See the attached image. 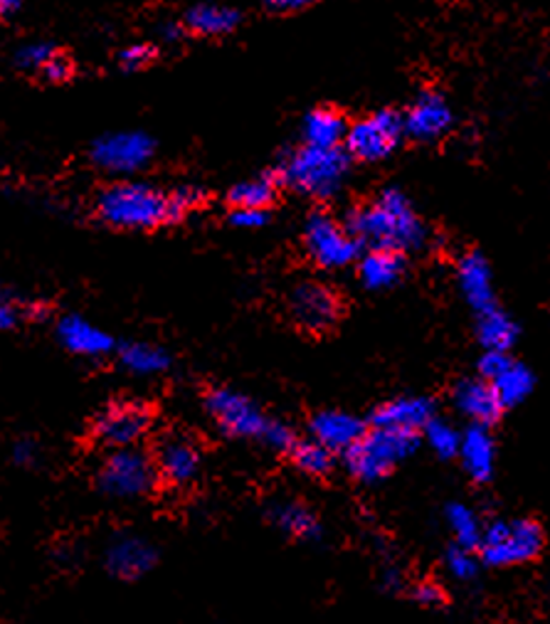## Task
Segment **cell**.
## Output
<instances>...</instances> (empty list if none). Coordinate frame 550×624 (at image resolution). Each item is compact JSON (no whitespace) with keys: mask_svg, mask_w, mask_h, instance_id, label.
Returning <instances> with one entry per match:
<instances>
[{"mask_svg":"<svg viewBox=\"0 0 550 624\" xmlns=\"http://www.w3.org/2000/svg\"><path fill=\"white\" fill-rule=\"evenodd\" d=\"M457 277H459V287H461V294L467 297V301L474 311H484L489 307H496V294H494V281H491V269H489V262L477 255V252H471V255L461 257L459 262V269H457Z\"/></svg>","mask_w":550,"mask_h":624,"instance_id":"21","label":"cell"},{"mask_svg":"<svg viewBox=\"0 0 550 624\" xmlns=\"http://www.w3.org/2000/svg\"><path fill=\"white\" fill-rule=\"evenodd\" d=\"M274 200V181L272 178H252L238 183L230 190V203L234 208H260L267 210V205Z\"/></svg>","mask_w":550,"mask_h":624,"instance_id":"30","label":"cell"},{"mask_svg":"<svg viewBox=\"0 0 550 624\" xmlns=\"http://www.w3.org/2000/svg\"><path fill=\"white\" fill-rule=\"evenodd\" d=\"M119 360L134 375H159L171 366V356L153 344H126L119 348Z\"/></svg>","mask_w":550,"mask_h":624,"instance_id":"28","label":"cell"},{"mask_svg":"<svg viewBox=\"0 0 550 624\" xmlns=\"http://www.w3.org/2000/svg\"><path fill=\"white\" fill-rule=\"evenodd\" d=\"M435 417V405L427 397H396L373 413V425L390 430L420 432Z\"/></svg>","mask_w":550,"mask_h":624,"instance_id":"18","label":"cell"},{"mask_svg":"<svg viewBox=\"0 0 550 624\" xmlns=\"http://www.w3.org/2000/svg\"><path fill=\"white\" fill-rule=\"evenodd\" d=\"M447 570L451 573V578H457L461 582L474 580L479 573V561L474 558V553L469 548H461V545H455L447 553Z\"/></svg>","mask_w":550,"mask_h":624,"instance_id":"33","label":"cell"},{"mask_svg":"<svg viewBox=\"0 0 550 624\" xmlns=\"http://www.w3.org/2000/svg\"><path fill=\"white\" fill-rule=\"evenodd\" d=\"M156 479H159L156 462L136 447L112 450L102 464L100 476H96L100 489L114 499H136V496L149 494Z\"/></svg>","mask_w":550,"mask_h":624,"instance_id":"6","label":"cell"},{"mask_svg":"<svg viewBox=\"0 0 550 624\" xmlns=\"http://www.w3.org/2000/svg\"><path fill=\"white\" fill-rule=\"evenodd\" d=\"M96 212L112 228L151 230L171 218L169 195L146 183H116L96 200Z\"/></svg>","mask_w":550,"mask_h":624,"instance_id":"3","label":"cell"},{"mask_svg":"<svg viewBox=\"0 0 550 624\" xmlns=\"http://www.w3.org/2000/svg\"><path fill=\"white\" fill-rule=\"evenodd\" d=\"M230 220H232V226H238V228H262L264 222H267V210L234 208Z\"/></svg>","mask_w":550,"mask_h":624,"instance_id":"36","label":"cell"},{"mask_svg":"<svg viewBox=\"0 0 550 624\" xmlns=\"http://www.w3.org/2000/svg\"><path fill=\"white\" fill-rule=\"evenodd\" d=\"M477 336L486 350H508L516 344L518 326L506 311L489 307L477 314Z\"/></svg>","mask_w":550,"mask_h":624,"instance_id":"24","label":"cell"},{"mask_svg":"<svg viewBox=\"0 0 550 624\" xmlns=\"http://www.w3.org/2000/svg\"><path fill=\"white\" fill-rule=\"evenodd\" d=\"M346 119L333 109H317L303 122V136L309 146H321V149H333L346 139Z\"/></svg>","mask_w":550,"mask_h":624,"instance_id":"25","label":"cell"},{"mask_svg":"<svg viewBox=\"0 0 550 624\" xmlns=\"http://www.w3.org/2000/svg\"><path fill=\"white\" fill-rule=\"evenodd\" d=\"M119 60L124 70H141V67L151 60V50L146 45H131L122 53Z\"/></svg>","mask_w":550,"mask_h":624,"instance_id":"37","label":"cell"},{"mask_svg":"<svg viewBox=\"0 0 550 624\" xmlns=\"http://www.w3.org/2000/svg\"><path fill=\"white\" fill-rule=\"evenodd\" d=\"M55 53L50 45H43V43H33V45H25L21 53H18V65L25 67V70H43L50 60Z\"/></svg>","mask_w":550,"mask_h":624,"instance_id":"34","label":"cell"},{"mask_svg":"<svg viewBox=\"0 0 550 624\" xmlns=\"http://www.w3.org/2000/svg\"><path fill=\"white\" fill-rule=\"evenodd\" d=\"M508 360H511V358L506 356V350H486V354L481 356V360H479L481 378H484V380H491L494 375H499L501 370L506 368Z\"/></svg>","mask_w":550,"mask_h":624,"instance_id":"35","label":"cell"},{"mask_svg":"<svg viewBox=\"0 0 550 624\" xmlns=\"http://www.w3.org/2000/svg\"><path fill=\"white\" fill-rule=\"evenodd\" d=\"M402 134H405L402 116L386 109L368 116V119H363L358 124H353L343 141L348 143V153L356 155V159L380 161L388 159V155L398 149Z\"/></svg>","mask_w":550,"mask_h":624,"instance_id":"9","label":"cell"},{"mask_svg":"<svg viewBox=\"0 0 550 624\" xmlns=\"http://www.w3.org/2000/svg\"><path fill=\"white\" fill-rule=\"evenodd\" d=\"M412 598H415L420 604H442L445 602V592L432 582H420L417 588L412 590Z\"/></svg>","mask_w":550,"mask_h":624,"instance_id":"40","label":"cell"},{"mask_svg":"<svg viewBox=\"0 0 550 624\" xmlns=\"http://www.w3.org/2000/svg\"><path fill=\"white\" fill-rule=\"evenodd\" d=\"M313 0H267V5L274 8L279 13H291V11H301V8L311 5Z\"/></svg>","mask_w":550,"mask_h":624,"instance_id":"41","label":"cell"},{"mask_svg":"<svg viewBox=\"0 0 550 624\" xmlns=\"http://www.w3.org/2000/svg\"><path fill=\"white\" fill-rule=\"evenodd\" d=\"M18 5H21V0H0V15L13 13Z\"/></svg>","mask_w":550,"mask_h":624,"instance_id":"43","label":"cell"},{"mask_svg":"<svg viewBox=\"0 0 550 624\" xmlns=\"http://www.w3.org/2000/svg\"><path fill=\"white\" fill-rule=\"evenodd\" d=\"M402 269H405V259H402L400 252L370 250L360 259L358 277L368 289H388L402 277Z\"/></svg>","mask_w":550,"mask_h":624,"instance_id":"22","label":"cell"},{"mask_svg":"<svg viewBox=\"0 0 550 624\" xmlns=\"http://www.w3.org/2000/svg\"><path fill=\"white\" fill-rule=\"evenodd\" d=\"M303 242H307V252L317 265L326 269H339L351 265L358 257V242L346 228H341L336 220L326 212H317L307 222L303 230Z\"/></svg>","mask_w":550,"mask_h":624,"instance_id":"8","label":"cell"},{"mask_svg":"<svg viewBox=\"0 0 550 624\" xmlns=\"http://www.w3.org/2000/svg\"><path fill=\"white\" fill-rule=\"evenodd\" d=\"M57 338H60V344L70 350V354L84 358H102L114 350V338L106 334L104 328L77 314L60 319V324H57Z\"/></svg>","mask_w":550,"mask_h":624,"instance_id":"13","label":"cell"},{"mask_svg":"<svg viewBox=\"0 0 550 624\" xmlns=\"http://www.w3.org/2000/svg\"><path fill=\"white\" fill-rule=\"evenodd\" d=\"M188 27L200 35H228L240 25V13L234 8L218 3H200L188 13Z\"/></svg>","mask_w":550,"mask_h":624,"instance_id":"27","label":"cell"},{"mask_svg":"<svg viewBox=\"0 0 550 624\" xmlns=\"http://www.w3.org/2000/svg\"><path fill=\"white\" fill-rule=\"evenodd\" d=\"M363 432H366V425L356 415L341 413V409H323L311 420L313 442L326 447L329 452H346L351 444L360 440Z\"/></svg>","mask_w":550,"mask_h":624,"instance_id":"16","label":"cell"},{"mask_svg":"<svg viewBox=\"0 0 550 624\" xmlns=\"http://www.w3.org/2000/svg\"><path fill=\"white\" fill-rule=\"evenodd\" d=\"M417 435L376 427L373 432H363L356 444L346 450V466L358 482H380L396 466L408 460L417 450Z\"/></svg>","mask_w":550,"mask_h":624,"instance_id":"4","label":"cell"},{"mask_svg":"<svg viewBox=\"0 0 550 624\" xmlns=\"http://www.w3.org/2000/svg\"><path fill=\"white\" fill-rule=\"evenodd\" d=\"M449 124H451V109L439 94L417 96L415 104L410 106V112L402 116L405 134H410L412 139L417 141L439 139V136L449 129Z\"/></svg>","mask_w":550,"mask_h":624,"instance_id":"15","label":"cell"},{"mask_svg":"<svg viewBox=\"0 0 550 624\" xmlns=\"http://www.w3.org/2000/svg\"><path fill=\"white\" fill-rule=\"evenodd\" d=\"M92 159L110 173H136L153 159V141L139 131L110 134L94 143Z\"/></svg>","mask_w":550,"mask_h":624,"instance_id":"10","label":"cell"},{"mask_svg":"<svg viewBox=\"0 0 550 624\" xmlns=\"http://www.w3.org/2000/svg\"><path fill=\"white\" fill-rule=\"evenodd\" d=\"M18 321H21V309H18L15 301L0 294V331L15 328Z\"/></svg>","mask_w":550,"mask_h":624,"instance_id":"39","label":"cell"},{"mask_svg":"<svg viewBox=\"0 0 550 624\" xmlns=\"http://www.w3.org/2000/svg\"><path fill=\"white\" fill-rule=\"evenodd\" d=\"M346 230L356 238L358 245H370L373 250L412 252L425 247L427 228L410 208V203L400 190H382L376 203L366 208L353 210L348 216Z\"/></svg>","mask_w":550,"mask_h":624,"instance_id":"1","label":"cell"},{"mask_svg":"<svg viewBox=\"0 0 550 624\" xmlns=\"http://www.w3.org/2000/svg\"><path fill=\"white\" fill-rule=\"evenodd\" d=\"M156 472L171 484H188L200 472V454L193 447V442L183 440V437H169V440H163L159 447Z\"/></svg>","mask_w":550,"mask_h":624,"instance_id":"20","label":"cell"},{"mask_svg":"<svg viewBox=\"0 0 550 624\" xmlns=\"http://www.w3.org/2000/svg\"><path fill=\"white\" fill-rule=\"evenodd\" d=\"M489 385L494 388L501 407H516L524 403L530 393H534L536 378L524 363H518V360H508L506 368L489 380Z\"/></svg>","mask_w":550,"mask_h":624,"instance_id":"23","label":"cell"},{"mask_svg":"<svg viewBox=\"0 0 550 624\" xmlns=\"http://www.w3.org/2000/svg\"><path fill=\"white\" fill-rule=\"evenodd\" d=\"M270 516H272V521L277 523L282 531H287L289 535H294V539H301V541L319 539L321 523L317 519V513H313L311 509H307V506L294 504V501L277 504L270 511Z\"/></svg>","mask_w":550,"mask_h":624,"instance_id":"26","label":"cell"},{"mask_svg":"<svg viewBox=\"0 0 550 624\" xmlns=\"http://www.w3.org/2000/svg\"><path fill=\"white\" fill-rule=\"evenodd\" d=\"M351 159L339 146L333 149H321V146H303V149L291 151L287 159L279 163V178L289 188L299 190L311 198L326 200L333 198L343 183L348 178Z\"/></svg>","mask_w":550,"mask_h":624,"instance_id":"2","label":"cell"},{"mask_svg":"<svg viewBox=\"0 0 550 624\" xmlns=\"http://www.w3.org/2000/svg\"><path fill=\"white\" fill-rule=\"evenodd\" d=\"M479 548L489 565H518L534 561L543 548V531L530 519L494 521L481 531Z\"/></svg>","mask_w":550,"mask_h":624,"instance_id":"5","label":"cell"},{"mask_svg":"<svg viewBox=\"0 0 550 624\" xmlns=\"http://www.w3.org/2000/svg\"><path fill=\"white\" fill-rule=\"evenodd\" d=\"M13 460L18 464H31L35 460V447L33 442H18L13 450Z\"/></svg>","mask_w":550,"mask_h":624,"instance_id":"42","label":"cell"},{"mask_svg":"<svg viewBox=\"0 0 550 624\" xmlns=\"http://www.w3.org/2000/svg\"><path fill=\"white\" fill-rule=\"evenodd\" d=\"M447 523H449V531L455 535L457 545L461 548H469L474 551L479 548V541H481V523L477 519V513L469 509L465 504H449L447 506Z\"/></svg>","mask_w":550,"mask_h":624,"instance_id":"29","label":"cell"},{"mask_svg":"<svg viewBox=\"0 0 550 624\" xmlns=\"http://www.w3.org/2000/svg\"><path fill=\"white\" fill-rule=\"evenodd\" d=\"M43 72L47 74V80H53V82H62L70 77L72 72V67H70V60L62 55H53L50 60H47V65L43 67Z\"/></svg>","mask_w":550,"mask_h":624,"instance_id":"38","label":"cell"},{"mask_svg":"<svg viewBox=\"0 0 550 624\" xmlns=\"http://www.w3.org/2000/svg\"><path fill=\"white\" fill-rule=\"evenodd\" d=\"M425 437H427V444L432 447V452L442 457V460H451V457H457L461 432L455 425H449L447 420H435V417H432V420L425 425Z\"/></svg>","mask_w":550,"mask_h":624,"instance_id":"32","label":"cell"},{"mask_svg":"<svg viewBox=\"0 0 550 624\" xmlns=\"http://www.w3.org/2000/svg\"><path fill=\"white\" fill-rule=\"evenodd\" d=\"M156 561H159V553L139 535H116L104 555L106 568L122 580L141 578L153 568Z\"/></svg>","mask_w":550,"mask_h":624,"instance_id":"12","label":"cell"},{"mask_svg":"<svg viewBox=\"0 0 550 624\" xmlns=\"http://www.w3.org/2000/svg\"><path fill=\"white\" fill-rule=\"evenodd\" d=\"M205 405H208V413L215 425H218L225 435L232 437H248V440L264 442V437H267L274 423L250 397L234 393V390L228 388L213 390L208 400H205Z\"/></svg>","mask_w":550,"mask_h":624,"instance_id":"7","label":"cell"},{"mask_svg":"<svg viewBox=\"0 0 550 624\" xmlns=\"http://www.w3.org/2000/svg\"><path fill=\"white\" fill-rule=\"evenodd\" d=\"M455 405L465 417H469L474 425H491L499 420L501 415V403L494 393V388L489 385V380L484 378H469L461 380L455 388Z\"/></svg>","mask_w":550,"mask_h":624,"instance_id":"19","label":"cell"},{"mask_svg":"<svg viewBox=\"0 0 550 624\" xmlns=\"http://www.w3.org/2000/svg\"><path fill=\"white\" fill-rule=\"evenodd\" d=\"M294 464L299 466L301 472H307L311 476H321L331 472L333 466V452H329L326 447H321L319 442H294L291 447Z\"/></svg>","mask_w":550,"mask_h":624,"instance_id":"31","label":"cell"},{"mask_svg":"<svg viewBox=\"0 0 550 624\" xmlns=\"http://www.w3.org/2000/svg\"><path fill=\"white\" fill-rule=\"evenodd\" d=\"M291 314L303 328H329L339 319V299L319 285H301L291 294Z\"/></svg>","mask_w":550,"mask_h":624,"instance_id":"14","label":"cell"},{"mask_svg":"<svg viewBox=\"0 0 550 624\" xmlns=\"http://www.w3.org/2000/svg\"><path fill=\"white\" fill-rule=\"evenodd\" d=\"M151 427L149 409L134 403H122L106 407L96 417L94 437L96 442L110 447V450H124V447H136Z\"/></svg>","mask_w":550,"mask_h":624,"instance_id":"11","label":"cell"},{"mask_svg":"<svg viewBox=\"0 0 550 624\" xmlns=\"http://www.w3.org/2000/svg\"><path fill=\"white\" fill-rule=\"evenodd\" d=\"M457 457L471 479L479 484L489 482L491 474H494V462H496V444L494 437L489 432V427L471 425L469 430L461 432Z\"/></svg>","mask_w":550,"mask_h":624,"instance_id":"17","label":"cell"}]
</instances>
